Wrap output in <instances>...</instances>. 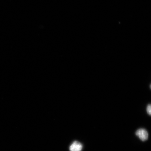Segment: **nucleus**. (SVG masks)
<instances>
[{"instance_id":"nucleus-1","label":"nucleus","mask_w":151,"mask_h":151,"mask_svg":"<svg viewBox=\"0 0 151 151\" xmlns=\"http://www.w3.org/2000/svg\"><path fill=\"white\" fill-rule=\"evenodd\" d=\"M135 134L139 139L143 141H146L148 139V132L146 129L143 128H141L137 130Z\"/></svg>"},{"instance_id":"nucleus-2","label":"nucleus","mask_w":151,"mask_h":151,"mask_svg":"<svg viewBox=\"0 0 151 151\" xmlns=\"http://www.w3.org/2000/svg\"><path fill=\"white\" fill-rule=\"evenodd\" d=\"M83 148L82 144L78 141L73 142L72 144L70 147L69 150L70 151H81Z\"/></svg>"},{"instance_id":"nucleus-3","label":"nucleus","mask_w":151,"mask_h":151,"mask_svg":"<svg viewBox=\"0 0 151 151\" xmlns=\"http://www.w3.org/2000/svg\"><path fill=\"white\" fill-rule=\"evenodd\" d=\"M147 111L148 114L150 116H151V104H149L147 106Z\"/></svg>"},{"instance_id":"nucleus-4","label":"nucleus","mask_w":151,"mask_h":151,"mask_svg":"<svg viewBox=\"0 0 151 151\" xmlns=\"http://www.w3.org/2000/svg\"><path fill=\"white\" fill-rule=\"evenodd\" d=\"M150 88H151V84L150 86Z\"/></svg>"}]
</instances>
